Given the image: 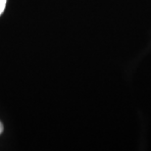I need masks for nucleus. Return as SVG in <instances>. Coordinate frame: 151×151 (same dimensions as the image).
<instances>
[{"instance_id": "nucleus-1", "label": "nucleus", "mask_w": 151, "mask_h": 151, "mask_svg": "<svg viewBox=\"0 0 151 151\" xmlns=\"http://www.w3.org/2000/svg\"><path fill=\"white\" fill-rule=\"evenodd\" d=\"M6 2H7V0H0V15H1L3 13V11H4Z\"/></svg>"}, {"instance_id": "nucleus-2", "label": "nucleus", "mask_w": 151, "mask_h": 151, "mask_svg": "<svg viewBox=\"0 0 151 151\" xmlns=\"http://www.w3.org/2000/svg\"><path fill=\"white\" fill-rule=\"evenodd\" d=\"M2 132H3V125H2V123L0 122V134H2Z\"/></svg>"}]
</instances>
